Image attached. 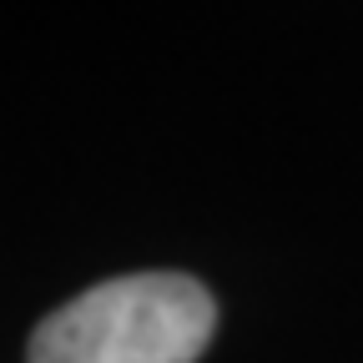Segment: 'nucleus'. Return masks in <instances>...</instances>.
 Listing matches in <instances>:
<instances>
[{
	"label": "nucleus",
	"instance_id": "obj_1",
	"mask_svg": "<svg viewBox=\"0 0 363 363\" xmlns=\"http://www.w3.org/2000/svg\"><path fill=\"white\" fill-rule=\"evenodd\" d=\"M217 328L212 293L187 272H131L61 303L30 363H197Z\"/></svg>",
	"mask_w": 363,
	"mask_h": 363
}]
</instances>
